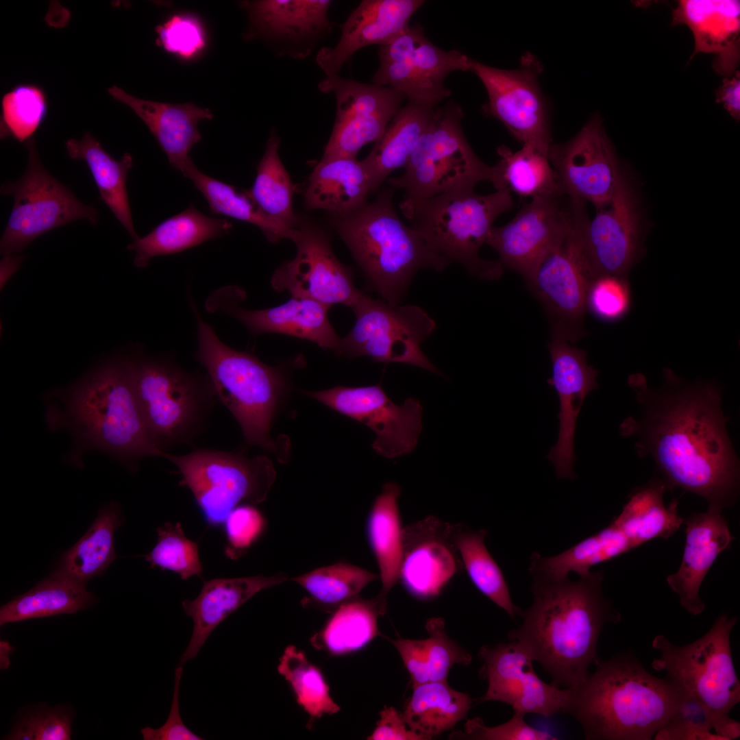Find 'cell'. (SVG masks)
Returning <instances> with one entry per match:
<instances>
[{
    "label": "cell",
    "instance_id": "94428289",
    "mask_svg": "<svg viewBox=\"0 0 740 740\" xmlns=\"http://www.w3.org/2000/svg\"><path fill=\"white\" fill-rule=\"evenodd\" d=\"M183 674L182 665L175 670L174 690L170 713L165 723L159 728L149 726L141 729L144 740H200L202 737L191 731L183 722L179 708L180 680Z\"/></svg>",
    "mask_w": 740,
    "mask_h": 740
},
{
    "label": "cell",
    "instance_id": "d590c367",
    "mask_svg": "<svg viewBox=\"0 0 740 740\" xmlns=\"http://www.w3.org/2000/svg\"><path fill=\"white\" fill-rule=\"evenodd\" d=\"M65 147L70 158L86 162L101 199L134 240L138 238L126 187L127 177L133 165L132 156L125 153L119 160H115L89 132L79 140H67Z\"/></svg>",
    "mask_w": 740,
    "mask_h": 740
},
{
    "label": "cell",
    "instance_id": "e7e4bbea",
    "mask_svg": "<svg viewBox=\"0 0 740 740\" xmlns=\"http://www.w3.org/2000/svg\"><path fill=\"white\" fill-rule=\"evenodd\" d=\"M716 101L737 121L740 118V75L739 71L723 80V84L715 92Z\"/></svg>",
    "mask_w": 740,
    "mask_h": 740
},
{
    "label": "cell",
    "instance_id": "2e32d148",
    "mask_svg": "<svg viewBox=\"0 0 740 740\" xmlns=\"http://www.w3.org/2000/svg\"><path fill=\"white\" fill-rule=\"evenodd\" d=\"M542 69L539 60L528 53L517 69H498L472 59L471 71L486 88V112L523 145L549 150V110L539 85Z\"/></svg>",
    "mask_w": 740,
    "mask_h": 740
},
{
    "label": "cell",
    "instance_id": "f6af8a7d",
    "mask_svg": "<svg viewBox=\"0 0 740 740\" xmlns=\"http://www.w3.org/2000/svg\"><path fill=\"white\" fill-rule=\"evenodd\" d=\"M486 534L484 529L449 525L451 540L472 583L514 619L519 608L513 604L503 573L485 545Z\"/></svg>",
    "mask_w": 740,
    "mask_h": 740
},
{
    "label": "cell",
    "instance_id": "f546056e",
    "mask_svg": "<svg viewBox=\"0 0 740 740\" xmlns=\"http://www.w3.org/2000/svg\"><path fill=\"white\" fill-rule=\"evenodd\" d=\"M108 92L143 121L172 167L184 175L194 164L189 152L201 139L197 125L201 120L212 119L210 110L191 103L173 104L139 99L116 86Z\"/></svg>",
    "mask_w": 740,
    "mask_h": 740
},
{
    "label": "cell",
    "instance_id": "b9f144b4",
    "mask_svg": "<svg viewBox=\"0 0 740 740\" xmlns=\"http://www.w3.org/2000/svg\"><path fill=\"white\" fill-rule=\"evenodd\" d=\"M94 602L95 597L86 591V587L53 571L26 593L3 605L0 625L73 614L89 608Z\"/></svg>",
    "mask_w": 740,
    "mask_h": 740
},
{
    "label": "cell",
    "instance_id": "be15d7a7",
    "mask_svg": "<svg viewBox=\"0 0 740 740\" xmlns=\"http://www.w3.org/2000/svg\"><path fill=\"white\" fill-rule=\"evenodd\" d=\"M387 639L398 651L408 671L412 688L429 682L428 676L422 659L421 641L402 637L396 639Z\"/></svg>",
    "mask_w": 740,
    "mask_h": 740
},
{
    "label": "cell",
    "instance_id": "836d02e7",
    "mask_svg": "<svg viewBox=\"0 0 740 740\" xmlns=\"http://www.w3.org/2000/svg\"><path fill=\"white\" fill-rule=\"evenodd\" d=\"M437 108L408 100L393 118L383 136L362 160L369 177L371 193L392 171L406 166Z\"/></svg>",
    "mask_w": 740,
    "mask_h": 740
},
{
    "label": "cell",
    "instance_id": "d6a6232c",
    "mask_svg": "<svg viewBox=\"0 0 740 740\" xmlns=\"http://www.w3.org/2000/svg\"><path fill=\"white\" fill-rule=\"evenodd\" d=\"M371 194L370 180L356 158H322L309 177L304 201L310 209L344 214L365 205Z\"/></svg>",
    "mask_w": 740,
    "mask_h": 740
},
{
    "label": "cell",
    "instance_id": "9c48e42d",
    "mask_svg": "<svg viewBox=\"0 0 740 740\" xmlns=\"http://www.w3.org/2000/svg\"><path fill=\"white\" fill-rule=\"evenodd\" d=\"M463 116L462 108L454 102L437 108L404 173L387 180L395 189L404 190L399 208L407 219L421 201L454 188H474L487 181L500 189L496 165H487L474 153L462 129Z\"/></svg>",
    "mask_w": 740,
    "mask_h": 740
},
{
    "label": "cell",
    "instance_id": "7a4b0ae2",
    "mask_svg": "<svg viewBox=\"0 0 740 740\" xmlns=\"http://www.w3.org/2000/svg\"><path fill=\"white\" fill-rule=\"evenodd\" d=\"M532 577L533 603L519 608L522 624L508 637L550 674L552 685L574 687L587 678L591 665L600 663L597 645L601 632L607 623L619 622L621 615L603 593L602 571L576 581Z\"/></svg>",
    "mask_w": 740,
    "mask_h": 740
},
{
    "label": "cell",
    "instance_id": "30bf717a",
    "mask_svg": "<svg viewBox=\"0 0 740 740\" xmlns=\"http://www.w3.org/2000/svg\"><path fill=\"white\" fill-rule=\"evenodd\" d=\"M737 622L736 617L722 615L705 634L691 643L676 645L661 634L652 643L660 653L652 667L665 672L667 678L704 704L719 724L725 740L740 736L739 722L729 717L740 702V682L730 645Z\"/></svg>",
    "mask_w": 740,
    "mask_h": 740
},
{
    "label": "cell",
    "instance_id": "816d5d0a",
    "mask_svg": "<svg viewBox=\"0 0 740 740\" xmlns=\"http://www.w3.org/2000/svg\"><path fill=\"white\" fill-rule=\"evenodd\" d=\"M158 540L152 550L145 555L151 567H158L178 574L182 580L193 576L201 577L202 563L197 543L187 538L180 523L166 522L157 528Z\"/></svg>",
    "mask_w": 740,
    "mask_h": 740
},
{
    "label": "cell",
    "instance_id": "8d00e7d4",
    "mask_svg": "<svg viewBox=\"0 0 740 740\" xmlns=\"http://www.w3.org/2000/svg\"><path fill=\"white\" fill-rule=\"evenodd\" d=\"M401 487L393 482L384 484L375 497L367 523V538L375 558L382 589L375 597L386 610L387 595L399 580L403 556V528L398 507Z\"/></svg>",
    "mask_w": 740,
    "mask_h": 740
},
{
    "label": "cell",
    "instance_id": "91938a15",
    "mask_svg": "<svg viewBox=\"0 0 740 740\" xmlns=\"http://www.w3.org/2000/svg\"><path fill=\"white\" fill-rule=\"evenodd\" d=\"M157 42L166 51L190 58L205 46L204 31L199 22L188 15H175L157 27Z\"/></svg>",
    "mask_w": 740,
    "mask_h": 740
},
{
    "label": "cell",
    "instance_id": "4316f807",
    "mask_svg": "<svg viewBox=\"0 0 740 740\" xmlns=\"http://www.w3.org/2000/svg\"><path fill=\"white\" fill-rule=\"evenodd\" d=\"M449 524L429 517L403 530L399 580L419 599L438 595L458 569Z\"/></svg>",
    "mask_w": 740,
    "mask_h": 740
},
{
    "label": "cell",
    "instance_id": "603a6c76",
    "mask_svg": "<svg viewBox=\"0 0 740 740\" xmlns=\"http://www.w3.org/2000/svg\"><path fill=\"white\" fill-rule=\"evenodd\" d=\"M587 217L580 230V243L593 280L601 275L626 278L639 249V213L637 200L625 177L615 196Z\"/></svg>",
    "mask_w": 740,
    "mask_h": 740
},
{
    "label": "cell",
    "instance_id": "cb8c5ba5",
    "mask_svg": "<svg viewBox=\"0 0 740 740\" xmlns=\"http://www.w3.org/2000/svg\"><path fill=\"white\" fill-rule=\"evenodd\" d=\"M242 293L236 286H227L216 291L208 302L213 311L235 318L254 334H287L337 351L341 338L328 320L330 307L314 300L292 297L275 307L247 310L238 305L244 295Z\"/></svg>",
    "mask_w": 740,
    "mask_h": 740
},
{
    "label": "cell",
    "instance_id": "7402d4cb",
    "mask_svg": "<svg viewBox=\"0 0 740 740\" xmlns=\"http://www.w3.org/2000/svg\"><path fill=\"white\" fill-rule=\"evenodd\" d=\"M479 656L483 662L480 676L488 684L481 702H501L514 711L545 717L563 713L569 688H558L542 680L534 669V660L517 641L484 645Z\"/></svg>",
    "mask_w": 740,
    "mask_h": 740
},
{
    "label": "cell",
    "instance_id": "6f0895ef",
    "mask_svg": "<svg viewBox=\"0 0 740 740\" xmlns=\"http://www.w3.org/2000/svg\"><path fill=\"white\" fill-rule=\"evenodd\" d=\"M630 305V293L626 278L601 275L589 284L587 308L604 321H615L624 316Z\"/></svg>",
    "mask_w": 740,
    "mask_h": 740
},
{
    "label": "cell",
    "instance_id": "52a82bcc",
    "mask_svg": "<svg viewBox=\"0 0 740 740\" xmlns=\"http://www.w3.org/2000/svg\"><path fill=\"white\" fill-rule=\"evenodd\" d=\"M147 428L163 452L191 443L218 400L207 374L169 358L123 357Z\"/></svg>",
    "mask_w": 740,
    "mask_h": 740
},
{
    "label": "cell",
    "instance_id": "44dd1931",
    "mask_svg": "<svg viewBox=\"0 0 740 740\" xmlns=\"http://www.w3.org/2000/svg\"><path fill=\"white\" fill-rule=\"evenodd\" d=\"M576 201L561 193L532 198L510 222L493 227L486 244L497 252L504 267L527 281L566 234Z\"/></svg>",
    "mask_w": 740,
    "mask_h": 740
},
{
    "label": "cell",
    "instance_id": "11a10c76",
    "mask_svg": "<svg viewBox=\"0 0 740 740\" xmlns=\"http://www.w3.org/2000/svg\"><path fill=\"white\" fill-rule=\"evenodd\" d=\"M73 712L64 706L42 707L23 716L6 737L14 740H70Z\"/></svg>",
    "mask_w": 740,
    "mask_h": 740
},
{
    "label": "cell",
    "instance_id": "9a60e30c",
    "mask_svg": "<svg viewBox=\"0 0 740 740\" xmlns=\"http://www.w3.org/2000/svg\"><path fill=\"white\" fill-rule=\"evenodd\" d=\"M378 56L380 65L373 84L393 88L408 100L434 106L451 95L445 86L449 73L471 70L472 58L436 46L419 24L410 25L391 42L380 46Z\"/></svg>",
    "mask_w": 740,
    "mask_h": 740
},
{
    "label": "cell",
    "instance_id": "db71d44e",
    "mask_svg": "<svg viewBox=\"0 0 740 740\" xmlns=\"http://www.w3.org/2000/svg\"><path fill=\"white\" fill-rule=\"evenodd\" d=\"M426 629L428 637L421 640V653L429 682L445 681L454 665L471 663V654L447 636L442 618L428 619Z\"/></svg>",
    "mask_w": 740,
    "mask_h": 740
},
{
    "label": "cell",
    "instance_id": "ba28073f",
    "mask_svg": "<svg viewBox=\"0 0 740 740\" xmlns=\"http://www.w3.org/2000/svg\"><path fill=\"white\" fill-rule=\"evenodd\" d=\"M513 206L507 189L478 195L473 188H458L421 201L409 219L432 251L479 279L494 280L504 267L498 260L480 258L479 251L495 220Z\"/></svg>",
    "mask_w": 740,
    "mask_h": 740
},
{
    "label": "cell",
    "instance_id": "9f6ffc18",
    "mask_svg": "<svg viewBox=\"0 0 740 740\" xmlns=\"http://www.w3.org/2000/svg\"><path fill=\"white\" fill-rule=\"evenodd\" d=\"M222 526L226 540L225 554L231 560H237L260 539L266 520L255 505L243 504L229 513Z\"/></svg>",
    "mask_w": 740,
    "mask_h": 740
},
{
    "label": "cell",
    "instance_id": "f1b7e54d",
    "mask_svg": "<svg viewBox=\"0 0 740 740\" xmlns=\"http://www.w3.org/2000/svg\"><path fill=\"white\" fill-rule=\"evenodd\" d=\"M685 524V546L678 570L667 578L670 588L689 613L700 615L705 604L700 597V586L719 554L735 537L722 513L707 510L689 516Z\"/></svg>",
    "mask_w": 740,
    "mask_h": 740
},
{
    "label": "cell",
    "instance_id": "3957f363",
    "mask_svg": "<svg viewBox=\"0 0 740 740\" xmlns=\"http://www.w3.org/2000/svg\"><path fill=\"white\" fill-rule=\"evenodd\" d=\"M563 714L575 718L587 740H650L669 722L681 689L650 674L630 652L600 661L569 688Z\"/></svg>",
    "mask_w": 740,
    "mask_h": 740
},
{
    "label": "cell",
    "instance_id": "4dcf8cb0",
    "mask_svg": "<svg viewBox=\"0 0 740 740\" xmlns=\"http://www.w3.org/2000/svg\"><path fill=\"white\" fill-rule=\"evenodd\" d=\"M328 0H261L245 1L251 29L262 35L290 46L289 56L305 58L299 45L308 56L313 43L324 33L329 32L332 23L328 16L331 4Z\"/></svg>",
    "mask_w": 740,
    "mask_h": 740
},
{
    "label": "cell",
    "instance_id": "5bb4252c",
    "mask_svg": "<svg viewBox=\"0 0 740 740\" xmlns=\"http://www.w3.org/2000/svg\"><path fill=\"white\" fill-rule=\"evenodd\" d=\"M352 310L356 322L340 340L338 354L409 364L441 374L420 348L436 328L435 321L423 308L392 305L365 294Z\"/></svg>",
    "mask_w": 740,
    "mask_h": 740
},
{
    "label": "cell",
    "instance_id": "d6986e66",
    "mask_svg": "<svg viewBox=\"0 0 740 740\" xmlns=\"http://www.w3.org/2000/svg\"><path fill=\"white\" fill-rule=\"evenodd\" d=\"M548 158L561 193L596 209L610 202L626 177L598 114L570 140L552 145Z\"/></svg>",
    "mask_w": 740,
    "mask_h": 740
},
{
    "label": "cell",
    "instance_id": "7c38bea8",
    "mask_svg": "<svg viewBox=\"0 0 740 740\" xmlns=\"http://www.w3.org/2000/svg\"><path fill=\"white\" fill-rule=\"evenodd\" d=\"M25 143L28 160L24 173L1 187L2 195L14 199L0 242L3 256L20 253L38 236L70 222L86 219L95 225L99 221L95 208L81 202L45 169L34 138Z\"/></svg>",
    "mask_w": 740,
    "mask_h": 740
},
{
    "label": "cell",
    "instance_id": "7bdbcfd3",
    "mask_svg": "<svg viewBox=\"0 0 740 740\" xmlns=\"http://www.w3.org/2000/svg\"><path fill=\"white\" fill-rule=\"evenodd\" d=\"M471 704L468 694L453 689L446 680L430 682L413 687L402 716L412 731L431 739L465 719Z\"/></svg>",
    "mask_w": 740,
    "mask_h": 740
},
{
    "label": "cell",
    "instance_id": "74e56055",
    "mask_svg": "<svg viewBox=\"0 0 740 740\" xmlns=\"http://www.w3.org/2000/svg\"><path fill=\"white\" fill-rule=\"evenodd\" d=\"M123 521L120 507L116 502L103 506L86 532L64 553L54 571L86 587L117 557L114 532Z\"/></svg>",
    "mask_w": 740,
    "mask_h": 740
},
{
    "label": "cell",
    "instance_id": "6125c7cd",
    "mask_svg": "<svg viewBox=\"0 0 740 740\" xmlns=\"http://www.w3.org/2000/svg\"><path fill=\"white\" fill-rule=\"evenodd\" d=\"M380 719L377 722L369 740H423L412 731L404 719L402 713L395 708L385 706L380 713Z\"/></svg>",
    "mask_w": 740,
    "mask_h": 740
},
{
    "label": "cell",
    "instance_id": "484cf974",
    "mask_svg": "<svg viewBox=\"0 0 740 740\" xmlns=\"http://www.w3.org/2000/svg\"><path fill=\"white\" fill-rule=\"evenodd\" d=\"M421 0H364L340 25L341 38L334 47L318 52L317 65L326 76L336 75L359 49L389 43L410 26Z\"/></svg>",
    "mask_w": 740,
    "mask_h": 740
},
{
    "label": "cell",
    "instance_id": "f907efd6",
    "mask_svg": "<svg viewBox=\"0 0 740 740\" xmlns=\"http://www.w3.org/2000/svg\"><path fill=\"white\" fill-rule=\"evenodd\" d=\"M48 100L44 90L33 84H20L1 100V138L26 143L45 121Z\"/></svg>",
    "mask_w": 740,
    "mask_h": 740
},
{
    "label": "cell",
    "instance_id": "f35d334b",
    "mask_svg": "<svg viewBox=\"0 0 740 740\" xmlns=\"http://www.w3.org/2000/svg\"><path fill=\"white\" fill-rule=\"evenodd\" d=\"M634 549L621 528L612 520L598 532L553 556L534 553L529 571L532 576L563 579L570 573L585 576L598 564L611 560Z\"/></svg>",
    "mask_w": 740,
    "mask_h": 740
},
{
    "label": "cell",
    "instance_id": "83f0119b",
    "mask_svg": "<svg viewBox=\"0 0 740 740\" xmlns=\"http://www.w3.org/2000/svg\"><path fill=\"white\" fill-rule=\"evenodd\" d=\"M672 25H686L698 53H712L714 69L726 77L737 71L740 54V2L737 0H681L672 12Z\"/></svg>",
    "mask_w": 740,
    "mask_h": 740
},
{
    "label": "cell",
    "instance_id": "7dc6e473",
    "mask_svg": "<svg viewBox=\"0 0 740 740\" xmlns=\"http://www.w3.org/2000/svg\"><path fill=\"white\" fill-rule=\"evenodd\" d=\"M377 575L345 562L322 567L291 580L301 586L308 596L303 606L332 613L343 604L359 596L360 592Z\"/></svg>",
    "mask_w": 740,
    "mask_h": 740
},
{
    "label": "cell",
    "instance_id": "ee69618b",
    "mask_svg": "<svg viewBox=\"0 0 740 740\" xmlns=\"http://www.w3.org/2000/svg\"><path fill=\"white\" fill-rule=\"evenodd\" d=\"M184 175L188 178L206 198L212 214H221L257 226L266 238L276 243L282 239L293 241L295 229L284 227L269 217L255 203L248 190L217 180L200 171L195 164L190 166Z\"/></svg>",
    "mask_w": 740,
    "mask_h": 740
},
{
    "label": "cell",
    "instance_id": "ac0fdd59",
    "mask_svg": "<svg viewBox=\"0 0 740 740\" xmlns=\"http://www.w3.org/2000/svg\"><path fill=\"white\" fill-rule=\"evenodd\" d=\"M318 88L323 93H333L336 102L334 125L322 158H356L363 146L381 138L406 99L393 88L338 74L326 76Z\"/></svg>",
    "mask_w": 740,
    "mask_h": 740
},
{
    "label": "cell",
    "instance_id": "4fadbf2b",
    "mask_svg": "<svg viewBox=\"0 0 740 740\" xmlns=\"http://www.w3.org/2000/svg\"><path fill=\"white\" fill-rule=\"evenodd\" d=\"M586 213L584 205L576 202L566 234L527 280L544 308L553 339L575 342L584 334L587 291L593 280L580 238Z\"/></svg>",
    "mask_w": 740,
    "mask_h": 740
},
{
    "label": "cell",
    "instance_id": "bcb514c9",
    "mask_svg": "<svg viewBox=\"0 0 740 740\" xmlns=\"http://www.w3.org/2000/svg\"><path fill=\"white\" fill-rule=\"evenodd\" d=\"M548 151L528 144L515 152L500 146V158L495 164L500 180L499 190L507 189L521 197L531 198L561 193Z\"/></svg>",
    "mask_w": 740,
    "mask_h": 740
},
{
    "label": "cell",
    "instance_id": "c3c4849f",
    "mask_svg": "<svg viewBox=\"0 0 740 740\" xmlns=\"http://www.w3.org/2000/svg\"><path fill=\"white\" fill-rule=\"evenodd\" d=\"M280 143V138L273 130L264 154L257 165L254 184L248 192L272 220L284 227L295 229L298 219L293 209V184L278 154Z\"/></svg>",
    "mask_w": 740,
    "mask_h": 740
},
{
    "label": "cell",
    "instance_id": "681fc988",
    "mask_svg": "<svg viewBox=\"0 0 740 740\" xmlns=\"http://www.w3.org/2000/svg\"><path fill=\"white\" fill-rule=\"evenodd\" d=\"M278 671L293 690L298 705L309 715L307 728L324 715H334L340 706L332 700L330 687L321 670L308 659L304 652L287 646L280 658Z\"/></svg>",
    "mask_w": 740,
    "mask_h": 740
},
{
    "label": "cell",
    "instance_id": "8fae6325",
    "mask_svg": "<svg viewBox=\"0 0 740 740\" xmlns=\"http://www.w3.org/2000/svg\"><path fill=\"white\" fill-rule=\"evenodd\" d=\"M162 458L177 468L179 484L190 491L204 519L214 528L237 506L264 502L276 478L264 455L250 458L238 451L196 449L184 455L166 452Z\"/></svg>",
    "mask_w": 740,
    "mask_h": 740
},
{
    "label": "cell",
    "instance_id": "d4e9b609",
    "mask_svg": "<svg viewBox=\"0 0 740 740\" xmlns=\"http://www.w3.org/2000/svg\"><path fill=\"white\" fill-rule=\"evenodd\" d=\"M552 375L547 380L559 399L558 436L547 458L554 466L558 478L574 480L575 462L574 441L576 424L587 395L598 388L597 371L587 364L585 350L578 349L564 340L553 339L548 343Z\"/></svg>",
    "mask_w": 740,
    "mask_h": 740
},
{
    "label": "cell",
    "instance_id": "60d3db41",
    "mask_svg": "<svg viewBox=\"0 0 740 740\" xmlns=\"http://www.w3.org/2000/svg\"><path fill=\"white\" fill-rule=\"evenodd\" d=\"M385 613L376 597L358 596L333 611L323 627L311 637L310 643L333 656L356 652L381 634L378 619Z\"/></svg>",
    "mask_w": 740,
    "mask_h": 740
},
{
    "label": "cell",
    "instance_id": "e575fe53",
    "mask_svg": "<svg viewBox=\"0 0 740 740\" xmlns=\"http://www.w3.org/2000/svg\"><path fill=\"white\" fill-rule=\"evenodd\" d=\"M232 225L225 219L208 217L193 204L161 222L149 233L127 246L134 252V264L145 268L156 256L173 254L214 240L230 232Z\"/></svg>",
    "mask_w": 740,
    "mask_h": 740
},
{
    "label": "cell",
    "instance_id": "8992f818",
    "mask_svg": "<svg viewBox=\"0 0 740 740\" xmlns=\"http://www.w3.org/2000/svg\"><path fill=\"white\" fill-rule=\"evenodd\" d=\"M191 304L197 325L195 358L206 370L217 399L236 419L248 445L278 452L270 429L286 388L282 373L252 354L223 343L200 317L193 301Z\"/></svg>",
    "mask_w": 740,
    "mask_h": 740
},
{
    "label": "cell",
    "instance_id": "5b68a950",
    "mask_svg": "<svg viewBox=\"0 0 740 740\" xmlns=\"http://www.w3.org/2000/svg\"><path fill=\"white\" fill-rule=\"evenodd\" d=\"M394 191L391 186L384 188L373 202L337 215L335 223L369 284L385 301L397 305L419 269L443 271L452 262L401 220L393 202Z\"/></svg>",
    "mask_w": 740,
    "mask_h": 740
},
{
    "label": "cell",
    "instance_id": "277c9868",
    "mask_svg": "<svg viewBox=\"0 0 740 740\" xmlns=\"http://www.w3.org/2000/svg\"><path fill=\"white\" fill-rule=\"evenodd\" d=\"M51 406L53 429L66 428L85 449L108 452L134 467L147 456L163 457L143 418L123 358L110 361L75 384Z\"/></svg>",
    "mask_w": 740,
    "mask_h": 740
},
{
    "label": "cell",
    "instance_id": "1f68e13d",
    "mask_svg": "<svg viewBox=\"0 0 740 740\" xmlns=\"http://www.w3.org/2000/svg\"><path fill=\"white\" fill-rule=\"evenodd\" d=\"M287 580L284 574L280 573L271 576L215 578L204 582L195 599L182 602L194 626L179 665L195 658L214 629L252 596Z\"/></svg>",
    "mask_w": 740,
    "mask_h": 740
},
{
    "label": "cell",
    "instance_id": "e0dca14e",
    "mask_svg": "<svg viewBox=\"0 0 740 740\" xmlns=\"http://www.w3.org/2000/svg\"><path fill=\"white\" fill-rule=\"evenodd\" d=\"M298 224L293 240L296 255L275 271L272 286L288 291L292 297L353 309L365 293L354 286L350 269L337 259L323 230L305 219Z\"/></svg>",
    "mask_w": 740,
    "mask_h": 740
},
{
    "label": "cell",
    "instance_id": "03108f58",
    "mask_svg": "<svg viewBox=\"0 0 740 740\" xmlns=\"http://www.w3.org/2000/svg\"><path fill=\"white\" fill-rule=\"evenodd\" d=\"M23 256L16 254L4 256L1 262V288L19 267Z\"/></svg>",
    "mask_w": 740,
    "mask_h": 740
},
{
    "label": "cell",
    "instance_id": "6da1fadb",
    "mask_svg": "<svg viewBox=\"0 0 740 740\" xmlns=\"http://www.w3.org/2000/svg\"><path fill=\"white\" fill-rule=\"evenodd\" d=\"M663 384L652 388L639 373L629 376L641 412L620 426L638 454L650 456L667 489L695 493L708 509L722 513L737 500L739 463L727 431L720 390L687 382L665 369Z\"/></svg>",
    "mask_w": 740,
    "mask_h": 740
},
{
    "label": "cell",
    "instance_id": "ab89813d",
    "mask_svg": "<svg viewBox=\"0 0 740 740\" xmlns=\"http://www.w3.org/2000/svg\"><path fill=\"white\" fill-rule=\"evenodd\" d=\"M666 490L662 479H652L634 491L613 518L634 548L656 538H669L683 523L678 513V499L667 506L664 504Z\"/></svg>",
    "mask_w": 740,
    "mask_h": 740
},
{
    "label": "cell",
    "instance_id": "ffe728a7",
    "mask_svg": "<svg viewBox=\"0 0 740 740\" xmlns=\"http://www.w3.org/2000/svg\"><path fill=\"white\" fill-rule=\"evenodd\" d=\"M303 392L369 428L376 435L372 447L382 456L397 458L410 453L417 445L422 430L420 402L410 397L397 405L388 397L381 382Z\"/></svg>",
    "mask_w": 740,
    "mask_h": 740
},
{
    "label": "cell",
    "instance_id": "680465c9",
    "mask_svg": "<svg viewBox=\"0 0 740 740\" xmlns=\"http://www.w3.org/2000/svg\"><path fill=\"white\" fill-rule=\"evenodd\" d=\"M526 713L514 711L506 722L497 726H486L480 717L469 719L465 730L453 732L450 739L478 740H556L547 730L536 728L525 721Z\"/></svg>",
    "mask_w": 740,
    "mask_h": 740
},
{
    "label": "cell",
    "instance_id": "f5cc1de1",
    "mask_svg": "<svg viewBox=\"0 0 740 740\" xmlns=\"http://www.w3.org/2000/svg\"><path fill=\"white\" fill-rule=\"evenodd\" d=\"M654 739L656 740H724L719 724L710 710L698 700L686 693L682 689L680 698L673 715L669 722L656 734Z\"/></svg>",
    "mask_w": 740,
    "mask_h": 740
}]
</instances>
